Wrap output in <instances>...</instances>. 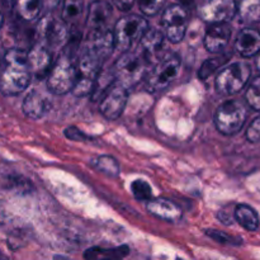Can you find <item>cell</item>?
Here are the masks:
<instances>
[{"mask_svg":"<svg viewBox=\"0 0 260 260\" xmlns=\"http://www.w3.org/2000/svg\"><path fill=\"white\" fill-rule=\"evenodd\" d=\"M30 78L28 53L22 48L8 50L0 63V91L4 95H17L25 90Z\"/></svg>","mask_w":260,"mask_h":260,"instance_id":"6da1fadb","label":"cell"},{"mask_svg":"<svg viewBox=\"0 0 260 260\" xmlns=\"http://www.w3.org/2000/svg\"><path fill=\"white\" fill-rule=\"evenodd\" d=\"M150 62L140 51H127L122 53L114 65V75L124 88H132L146 78Z\"/></svg>","mask_w":260,"mask_h":260,"instance_id":"7a4b0ae2","label":"cell"},{"mask_svg":"<svg viewBox=\"0 0 260 260\" xmlns=\"http://www.w3.org/2000/svg\"><path fill=\"white\" fill-rule=\"evenodd\" d=\"M147 29L149 23L145 18L136 14L122 17L114 27V47L122 52H127L134 47L135 43L140 42Z\"/></svg>","mask_w":260,"mask_h":260,"instance_id":"3957f363","label":"cell"},{"mask_svg":"<svg viewBox=\"0 0 260 260\" xmlns=\"http://www.w3.org/2000/svg\"><path fill=\"white\" fill-rule=\"evenodd\" d=\"M102 58L90 50H86L80 57L76 68V80L73 88L75 96H86L95 89L96 80L99 78V70L102 66Z\"/></svg>","mask_w":260,"mask_h":260,"instance_id":"277c9868","label":"cell"},{"mask_svg":"<svg viewBox=\"0 0 260 260\" xmlns=\"http://www.w3.org/2000/svg\"><path fill=\"white\" fill-rule=\"evenodd\" d=\"M76 80V68L71 56L63 52L57 58L47 75L48 90L56 95H62L73 90Z\"/></svg>","mask_w":260,"mask_h":260,"instance_id":"5b68a950","label":"cell"},{"mask_svg":"<svg viewBox=\"0 0 260 260\" xmlns=\"http://www.w3.org/2000/svg\"><path fill=\"white\" fill-rule=\"evenodd\" d=\"M248 118L246 106L240 101H228L221 104L215 114V124L226 136L235 135L243 128Z\"/></svg>","mask_w":260,"mask_h":260,"instance_id":"8992f818","label":"cell"},{"mask_svg":"<svg viewBox=\"0 0 260 260\" xmlns=\"http://www.w3.org/2000/svg\"><path fill=\"white\" fill-rule=\"evenodd\" d=\"M180 70V58L175 53L167 55L155 65L145 79L147 90L151 93L164 90L178 76Z\"/></svg>","mask_w":260,"mask_h":260,"instance_id":"52a82bcc","label":"cell"},{"mask_svg":"<svg viewBox=\"0 0 260 260\" xmlns=\"http://www.w3.org/2000/svg\"><path fill=\"white\" fill-rule=\"evenodd\" d=\"M250 75V66L246 62L239 61V62L230 63L218 73L215 81L216 89L218 93L223 95L235 94L246 85Z\"/></svg>","mask_w":260,"mask_h":260,"instance_id":"ba28073f","label":"cell"},{"mask_svg":"<svg viewBox=\"0 0 260 260\" xmlns=\"http://www.w3.org/2000/svg\"><path fill=\"white\" fill-rule=\"evenodd\" d=\"M161 25L170 42H180L184 38L185 32H187V9L180 4H173L168 7L161 15Z\"/></svg>","mask_w":260,"mask_h":260,"instance_id":"9c48e42d","label":"cell"},{"mask_svg":"<svg viewBox=\"0 0 260 260\" xmlns=\"http://www.w3.org/2000/svg\"><path fill=\"white\" fill-rule=\"evenodd\" d=\"M37 42L42 43L50 51L60 47L68 41L69 32L66 25L51 15H46L40 20L37 27Z\"/></svg>","mask_w":260,"mask_h":260,"instance_id":"30bf717a","label":"cell"},{"mask_svg":"<svg viewBox=\"0 0 260 260\" xmlns=\"http://www.w3.org/2000/svg\"><path fill=\"white\" fill-rule=\"evenodd\" d=\"M128 101V89L124 88L122 84L117 83L112 85L104 94L103 99L99 104V111L102 116L109 121L119 118Z\"/></svg>","mask_w":260,"mask_h":260,"instance_id":"8fae6325","label":"cell"},{"mask_svg":"<svg viewBox=\"0 0 260 260\" xmlns=\"http://www.w3.org/2000/svg\"><path fill=\"white\" fill-rule=\"evenodd\" d=\"M200 13L202 19L211 24L226 23L235 15V0H206Z\"/></svg>","mask_w":260,"mask_h":260,"instance_id":"7c38bea8","label":"cell"},{"mask_svg":"<svg viewBox=\"0 0 260 260\" xmlns=\"http://www.w3.org/2000/svg\"><path fill=\"white\" fill-rule=\"evenodd\" d=\"M23 113L30 119H40L45 117L51 109V99L40 89H33L27 95L22 104Z\"/></svg>","mask_w":260,"mask_h":260,"instance_id":"4fadbf2b","label":"cell"},{"mask_svg":"<svg viewBox=\"0 0 260 260\" xmlns=\"http://www.w3.org/2000/svg\"><path fill=\"white\" fill-rule=\"evenodd\" d=\"M30 73L36 79L47 78L51 69V51L42 43L35 42L28 52Z\"/></svg>","mask_w":260,"mask_h":260,"instance_id":"5bb4252c","label":"cell"},{"mask_svg":"<svg viewBox=\"0 0 260 260\" xmlns=\"http://www.w3.org/2000/svg\"><path fill=\"white\" fill-rule=\"evenodd\" d=\"M112 17V7L107 2L96 0L91 3L89 8L88 14V29L89 35H95V33H102L108 30L107 24Z\"/></svg>","mask_w":260,"mask_h":260,"instance_id":"9a60e30c","label":"cell"},{"mask_svg":"<svg viewBox=\"0 0 260 260\" xmlns=\"http://www.w3.org/2000/svg\"><path fill=\"white\" fill-rule=\"evenodd\" d=\"M231 38V27L228 23L211 24L205 35V47L212 53L222 52Z\"/></svg>","mask_w":260,"mask_h":260,"instance_id":"2e32d148","label":"cell"},{"mask_svg":"<svg viewBox=\"0 0 260 260\" xmlns=\"http://www.w3.org/2000/svg\"><path fill=\"white\" fill-rule=\"evenodd\" d=\"M147 211L155 217L168 222H177L182 218V210L178 205L167 198H156L147 202Z\"/></svg>","mask_w":260,"mask_h":260,"instance_id":"e0dca14e","label":"cell"},{"mask_svg":"<svg viewBox=\"0 0 260 260\" xmlns=\"http://www.w3.org/2000/svg\"><path fill=\"white\" fill-rule=\"evenodd\" d=\"M162 47H164V35L160 30L147 29L146 33L142 36L140 40V52L145 56L149 62L157 60L161 52Z\"/></svg>","mask_w":260,"mask_h":260,"instance_id":"ac0fdd59","label":"cell"},{"mask_svg":"<svg viewBox=\"0 0 260 260\" xmlns=\"http://www.w3.org/2000/svg\"><path fill=\"white\" fill-rule=\"evenodd\" d=\"M235 48L244 57H251L260 52V33L258 30L245 28L239 33Z\"/></svg>","mask_w":260,"mask_h":260,"instance_id":"d6986e66","label":"cell"},{"mask_svg":"<svg viewBox=\"0 0 260 260\" xmlns=\"http://www.w3.org/2000/svg\"><path fill=\"white\" fill-rule=\"evenodd\" d=\"M129 249L128 246L122 245L117 248H94L88 249L84 253V259L85 260H123L128 255Z\"/></svg>","mask_w":260,"mask_h":260,"instance_id":"ffe728a7","label":"cell"},{"mask_svg":"<svg viewBox=\"0 0 260 260\" xmlns=\"http://www.w3.org/2000/svg\"><path fill=\"white\" fill-rule=\"evenodd\" d=\"M235 220L248 231H256L259 229V216L255 210L248 205H238L234 211Z\"/></svg>","mask_w":260,"mask_h":260,"instance_id":"44dd1931","label":"cell"},{"mask_svg":"<svg viewBox=\"0 0 260 260\" xmlns=\"http://www.w3.org/2000/svg\"><path fill=\"white\" fill-rule=\"evenodd\" d=\"M41 0H13V8L18 17L24 22L37 19L41 12Z\"/></svg>","mask_w":260,"mask_h":260,"instance_id":"7402d4cb","label":"cell"},{"mask_svg":"<svg viewBox=\"0 0 260 260\" xmlns=\"http://www.w3.org/2000/svg\"><path fill=\"white\" fill-rule=\"evenodd\" d=\"M90 167L96 172L102 173V174L107 175L111 178H118L121 169H119V164L114 157L108 156V155H102V156L93 157L89 161Z\"/></svg>","mask_w":260,"mask_h":260,"instance_id":"603a6c76","label":"cell"},{"mask_svg":"<svg viewBox=\"0 0 260 260\" xmlns=\"http://www.w3.org/2000/svg\"><path fill=\"white\" fill-rule=\"evenodd\" d=\"M236 10L244 23H256L260 20V0H241Z\"/></svg>","mask_w":260,"mask_h":260,"instance_id":"cb8c5ba5","label":"cell"},{"mask_svg":"<svg viewBox=\"0 0 260 260\" xmlns=\"http://www.w3.org/2000/svg\"><path fill=\"white\" fill-rule=\"evenodd\" d=\"M84 10V2L83 0H65L62 7V20L65 23L75 24L80 19L81 14Z\"/></svg>","mask_w":260,"mask_h":260,"instance_id":"d4e9b609","label":"cell"},{"mask_svg":"<svg viewBox=\"0 0 260 260\" xmlns=\"http://www.w3.org/2000/svg\"><path fill=\"white\" fill-rule=\"evenodd\" d=\"M131 190L134 197L139 201H147L149 202L152 198L151 187L142 179L134 180L131 184Z\"/></svg>","mask_w":260,"mask_h":260,"instance_id":"484cf974","label":"cell"},{"mask_svg":"<svg viewBox=\"0 0 260 260\" xmlns=\"http://www.w3.org/2000/svg\"><path fill=\"white\" fill-rule=\"evenodd\" d=\"M246 103L255 111H260V76L254 79L245 94Z\"/></svg>","mask_w":260,"mask_h":260,"instance_id":"4316f807","label":"cell"},{"mask_svg":"<svg viewBox=\"0 0 260 260\" xmlns=\"http://www.w3.org/2000/svg\"><path fill=\"white\" fill-rule=\"evenodd\" d=\"M223 60L225 58L222 57H217V58H208L203 62V65L201 66L200 73H198V76H200L202 80H206L211 74L215 73V70H217L221 65H222Z\"/></svg>","mask_w":260,"mask_h":260,"instance_id":"83f0119b","label":"cell"},{"mask_svg":"<svg viewBox=\"0 0 260 260\" xmlns=\"http://www.w3.org/2000/svg\"><path fill=\"white\" fill-rule=\"evenodd\" d=\"M206 235L210 236L212 240L217 241L218 244H229V245H239V244H241L240 239L228 235V234L220 230H213V229L206 230Z\"/></svg>","mask_w":260,"mask_h":260,"instance_id":"f1b7e54d","label":"cell"},{"mask_svg":"<svg viewBox=\"0 0 260 260\" xmlns=\"http://www.w3.org/2000/svg\"><path fill=\"white\" fill-rule=\"evenodd\" d=\"M165 0H139L141 12L146 15H156L164 5Z\"/></svg>","mask_w":260,"mask_h":260,"instance_id":"f546056e","label":"cell"},{"mask_svg":"<svg viewBox=\"0 0 260 260\" xmlns=\"http://www.w3.org/2000/svg\"><path fill=\"white\" fill-rule=\"evenodd\" d=\"M246 139L250 142H260V116L254 118L246 129Z\"/></svg>","mask_w":260,"mask_h":260,"instance_id":"4dcf8cb0","label":"cell"},{"mask_svg":"<svg viewBox=\"0 0 260 260\" xmlns=\"http://www.w3.org/2000/svg\"><path fill=\"white\" fill-rule=\"evenodd\" d=\"M65 136L68 137V139H70L71 141H83V140L90 139V137L86 136L83 131H80V129L76 128V127H68V128L65 129Z\"/></svg>","mask_w":260,"mask_h":260,"instance_id":"1f68e13d","label":"cell"},{"mask_svg":"<svg viewBox=\"0 0 260 260\" xmlns=\"http://www.w3.org/2000/svg\"><path fill=\"white\" fill-rule=\"evenodd\" d=\"M218 218H220L225 225H231V223H233V220L235 218V216H234V213L231 215L229 211H226V207H225L218 212Z\"/></svg>","mask_w":260,"mask_h":260,"instance_id":"d6a6232c","label":"cell"},{"mask_svg":"<svg viewBox=\"0 0 260 260\" xmlns=\"http://www.w3.org/2000/svg\"><path fill=\"white\" fill-rule=\"evenodd\" d=\"M113 3L116 4V7L118 8L119 10L127 12V10H129L134 7L135 0H113Z\"/></svg>","mask_w":260,"mask_h":260,"instance_id":"836d02e7","label":"cell"},{"mask_svg":"<svg viewBox=\"0 0 260 260\" xmlns=\"http://www.w3.org/2000/svg\"><path fill=\"white\" fill-rule=\"evenodd\" d=\"M58 3H60V0H41V5H43L46 9H53V8L57 7Z\"/></svg>","mask_w":260,"mask_h":260,"instance_id":"e575fe53","label":"cell"},{"mask_svg":"<svg viewBox=\"0 0 260 260\" xmlns=\"http://www.w3.org/2000/svg\"><path fill=\"white\" fill-rule=\"evenodd\" d=\"M4 4H3V0H0V27L3 24V20H4Z\"/></svg>","mask_w":260,"mask_h":260,"instance_id":"d590c367","label":"cell"},{"mask_svg":"<svg viewBox=\"0 0 260 260\" xmlns=\"http://www.w3.org/2000/svg\"><path fill=\"white\" fill-rule=\"evenodd\" d=\"M3 56H4V52H3V45H2V42H0V63H2Z\"/></svg>","mask_w":260,"mask_h":260,"instance_id":"8d00e7d4","label":"cell"},{"mask_svg":"<svg viewBox=\"0 0 260 260\" xmlns=\"http://www.w3.org/2000/svg\"><path fill=\"white\" fill-rule=\"evenodd\" d=\"M256 68H258V70L260 71V55H259L258 60H256Z\"/></svg>","mask_w":260,"mask_h":260,"instance_id":"74e56055","label":"cell"},{"mask_svg":"<svg viewBox=\"0 0 260 260\" xmlns=\"http://www.w3.org/2000/svg\"><path fill=\"white\" fill-rule=\"evenodd\" d=\"M177 260H184V259H180V258H177Z\"/></svg>","mask_w":260,"mask_h":260,"instance_id":"f35d334b","label":"cell"}]
</instances>
